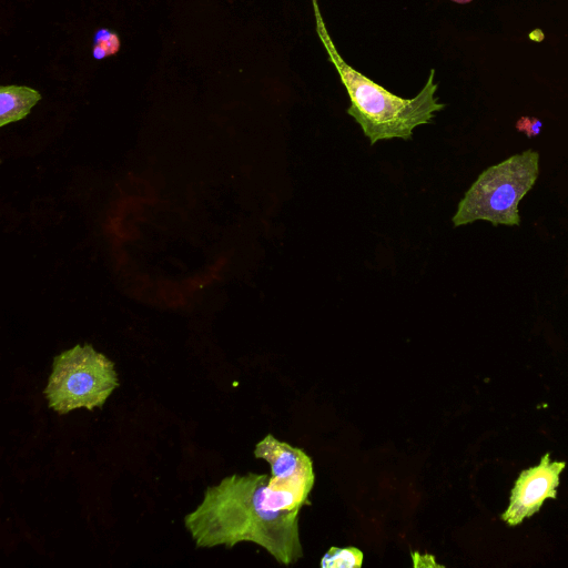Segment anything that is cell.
<instances>
[{
	"instance_id": "7a4b0ae2",
	"label": "cell",
	"mask_w": 568,
	"mask_h": 568,
	"mask_svg": "<svg viewBox=\"0 0 568 568\" xmlns=\"http://www.w3.org/2000/svg\"><path fill=\"white\" fill-rule=\"evenodd\" d=\"M314 6L319 37L351 100L347 113L360 125L371 146L381 140H411L415 128L433 123L435 114L445 108L435 97L439 85L434 81V69L418 96L407 99L393 95L344 62L332 42L316 0Z\"/></svg>"
},
{
	"instance_id": "5b68a950",
	"label": "cell",
	"mask_w": 568,
	"mask_h": 568,
	"mask_svg": "<svg viewBox=\"0 0 568 568\" xmlns=\"http://www.w3.org/2000/svg\"><path fill=\"white\" fill-rule=\"evenodd\" d=\"M565 468V462L552 461L551 454L546 453L539 465L524 470L514 484L502 521L512 527L519 526L539 513L546 500H555Z\"/></svg>"
},
{
	"instance_id": "9c48e42d",
	"label": "cell",
	"mask_w": 568,
	"mask_h": 568,
	"mask_svg": "<svg viewBox=\"0 0 568 568\" xmlns=\"http://www.w3.org/2000/svg\"><path fill=\"white\" fill-rule=\"evenodd\" d=\"M453 2L459 3V4H466V3H470L471 0H453Z\"/></svg>"
},
{
	"instance_id": "277c9868",
	"label": "cell",
	"mask_w": 568,
	"mask_h": 568,
	"mask_svg": "<svg viewBox=\"0 0 568 568\" xmlns=\"http://www.w3.org/2000/svg\"><path fill=\"white\" fill-rule=\"evenodd\" d=\"M118 387L115 363L90 344H78L54 359L45 395L49 408L65 415L103 408Z\"/></svg>"
},
{
	"instance_id": "52a82bcc",
	"label": "cell",
	"mask_w": 568,
	"mask_h": 568,
	"mask_svg": "<svg viewBox=\"0 0 568 568\" xmlns=\"http://www.w3.org/2000/svg\"><path fill=\"white\" fill-rule=\"evenodd\" d=\"M362 564L363 553L357 547H331L321 560L324 568H352L361 567Z\"/></svg>"
},
{
	"instance_id": "8992f818",
	"label": "cell",
	"mask_w": 568,
	"mask_h": 568,
	"mask_svg": "<svg viewBox=\"0 0 568 568\" xmlns=\"http://www.w3.org/2000/svg\"><path fill=\"white\" fill-rule=\"evenodd\" d=\"M42 95L25 86L0 87V126L17 123L26 118L39 103Z\"/></svg>"
},
{
	"instance_id": "3957f363",
	"label": "cell",
	"mask_w": 568,
	"mask_h": 568,
	"mask_svg": "<svg viewBox=\"0 0 568 568\" xmlns=\"http://www.w3.org/2000/svg\"><path fill=\"white\" fill-rule=\"evenodd\" d=\"M540 176V155L532 149L492 166L479 176L460 201L454 227L478 220L494 227H519V205Z\"/></svg>"
},
{
	"instance_id": "6da1fadb",
	"label": "cell",
	"mask_w": 568,
	"mask_h": 568,
	"mask_svg": "<svg viewBox=\"0 0 568 568\" xmlns=\"http://www.w3.org/2000/svg\"><path fill=\"white\" fill-rule=\"evenodd\" d=\"M267 474L232 475L209 488L195 512L186 516L187 530L198 549L255 543L283 565L303 556L299 513L273 512L262 505Z\"/></svg>"
},
{
	"instance_id": "ba28073f",
	"label": "cell",
	"mask_w": 568,
	"mask_h": 568,
	"mask_svg": "<svg viewBox=\"0 0 568 568\" xmlns=\"http://www.w3.org/2000/svg\"><path fill=\"white\" fill-rule=\"evenodd\" d=\"M120 48L119 38L116 34L110 33L109 30L101 29L96 34L94 57L98 60L104 59L111 55H116Z\"/></svg>"
}]
</instances>
